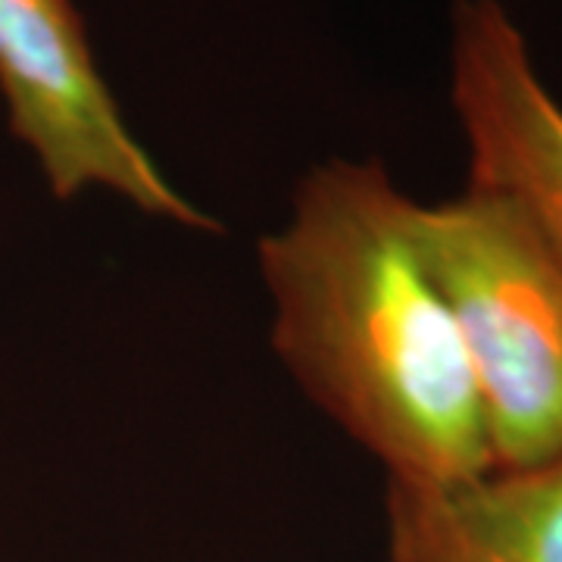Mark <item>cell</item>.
Wrapping results in <instances>:
<instances>
[{
    "label": "cell",
    "mask_w": 562,
    "mask_h": 562,
    "mask_svg": "<svg viewBox=\"0 0 562 562\" xmlns=\"http://www.w3.org/2000/svg\"><path fill=\"white\" fill-rule=\"evenodd\" d=\"M409 235L457 325L497 472L562 457V262L519 203L475 184L409 201Z\"/></svg>",
    "instance_id": "cell-2"
},
{
    "label": "cell",
    "mask_w": 562,
    "mask_h": 562,
    "mask_svg": "<svg viewBox=\"0 0 562 562\" xmlns=\"http://www.w3.org/2000/svg\"><path fill=\"white\" fill-rule=\"evenodd\" d=\"M450 63L469 181L509 194L562 262V103L501 0L453 3Z\"/></svg>",
    "instance_id": "cell-4"
},
{
    "label": "cell",
    "mask_w": 562,
    "mask_h": 562,
    "mask_svg": "<svg viewBox=\"0 0 562 562\" xmlns=\"http://www.w3.org/2000/svg\"><path fill=\"white\" fill-rule=\"evenodd\" d=\"M272 344L288 372L387 469L450 484L494 472L482 401L450 310L382 162L331 160L260 244Z\"/></svg>",
    "instance_id": "cell-1"
},
{
    "label": "cell",
    "mask_w": 562,
    "mask_h": 562,
    "mask_svg": "<svg viewBox=\"0 0 562 562\" xmlns=\"http://www.w3.org/2000/svg\"><path fill=\"white\" fill-rule=\"evenodd\" d=\"M384 562H562V457L465 482H387Z\"/></svg>",
    "instance_id": "cell-5"
},
{
    "label": "cell",
    "mask_w": 562,
    "mask_h": 562,
    "mask_svg": "<svg viewBox=\"0 0 562 562\" xmlns=\"http://www.w3.org/2000/svg\"><path fill=\"white\" fill-rule=\"evenodd\" d=\"M0 91L13 135L32 147L60 201L101 188L181 228H220L125 125L72 0H0Z\"/></svg>",
    "instance_id": "cell-3"
}]
</instances>
